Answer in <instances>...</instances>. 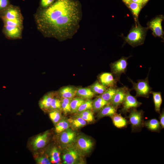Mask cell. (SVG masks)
Segmentation results:
<instances>
[{"mask_svg": "<svg viewBox=\"0 0 164 164\" xmlns=\"http://www.w3.org/2000/svg\"><path fill=\"white\" fill-rule=\"evenodd\" d=\"M81 13L73 0H57L35 15L37 27L45 37L59 40L70 38L77 29Z\"/></svg>", "mask_w": 164, "mask_h": 164, "instance_id": "1", "label": "cell"}, {"mask_svg": "<svg viewBox=\"0 0 164 164\" xmlns=\"http://www.w3.org/2000/svg\"><path fill=\"white\" fill-rule=\"evenodd\" d=\"M148 76L149 74L145 79L138 80L137 83L133 82L131 79L128 78V80L132 84V89L136 91L135 97H149L152 88L149 84Z\"/></svg>", "mask_w": 164, "mask_h": 164, "instance_id": "2", "label": "cell"}, {"mask_svg": "<svg viewBox=\"0 0 164 164\" xmlns=\"http://www.w3.org/2000/svg\"><path fill=\"white\" fill-rule=\"evenodd\" d=\"M82 155L74 146L67 147L64 150L63 155V163L65 164H78L82 162Z\"/></svg>", "mask_w": 164, "mask_h": 164, "instance_id": "3", "label": "cell"}, {"mask_svg": "<svg viewBox=\"0 0 164 164\" xmlns=\"http://www.w3.org/2000/svg\"><path fill=\"white\" fill-rule=\"evenodd\" d=\"M145 32L143 28L140 26H136L130 31L125 40L132 46L141 44L144 40Z\"/></svg>", "mask_w": 164, "mask_h": 164, "instance_id": "4", "label": "cell"}, {"mask_svg": "<svg viewBox=\"0 0 164 164\" xmlns=\"http://www.w3.org/2000/svg\"><path fill=\"white\" fill-rule=\"evenodd\" d=\"M75 141L74 147L82 155L89 153L93 146L92 140L84 136H79Z\"/></svg>", "mask_w": 164, "mask_h": 164, "instance_id": "5", "label": "cell"}, {"mask_svg": "<svg viewBox=\"0 0 164 164\" xmlns=\"http://www.w3.org/2000/svg\"><path fill=\"white\" fill-rule=\"evenodd\" d=\"M129 111V118L132 130L136 131L141 129L144 125L143 111L134 108Z\"/></svg>", "mask_w": 164, "mask_h": 164, "instance_id": "6", "label": "cell"}, {"mask_svg": "<svg viewBox=\"0 0 164 164\" xmlns=\"http://www.w3.org/2000/svg\"><path fill=\"white\" fill-rule=\"evenodd\" d=\"M0 18L2 19H23L20 9L10 4L7 8L0 12Z\"/></svg>", "mask_w": 164, "mask_h": 164, "instance_id": "7", "label": "cell"}, {"mask_svg": "<svg viewBox=\"0 0 164 164\" xmlns=\"http://www.w3.org/2000/svg\"><path fill=\"white\" fill-rule=\"evenodd\" d=\"M128 58L123 57L110 65L112 73L118 81L121 75L125 73L127 70Z\"/></svg>", "mask_w": 164, "mask_h": 164, "instance_id": "8", "label": "cell"}, {"mask_svg": "<svg viewBox=\"0 0 164 164\" xmlns=\"http://www.w3.org/2000/svg\"><path fill=\"white\" fill-rule=\"evenodd\" d=\"M130 91V89L128 90L125 99L122 104V108L120 112L123 114H126L131 110L136 108L142 104L141 102L137 101L136 97L131 95Z\"/></svg>", "mask_w": 164, "mask_h": 164, "instance_id": "9", "label": "cell"}, {"mask_svg": "<svg viewBox=\"0 0 164 164\" xmlns=\"http://www.w3.org/2000/svg\"><path fill=\"white\" fill-rule=\"evenodd\" d=\"M49 131H47L42 134H39L31 140L30 144L34 151H36L43 148L47 144L49 135Z\"/></svg>", "mask_w": 164, "mask_h": 164, "instance_id": "10", "label": "cell"}, {"mask_svg": "<svg viewBox=\"0 0 164 164\" xmlns=\"http://www.w3.org/2000/svg\"><path fill=\"white\" fill-rule=\"evenodd\" d=\"M22 29L23 28L18 27L4 25L2 32L9 39H19L22 38Z\"/></svg>", "mask_w": 164, "mask_h": 164, "instance_id": "11", "label": "cell"}, {"mask_svg": "<svg viewBox=\"0 0 164 164\" xmlns=\"http://www.w3.org/2000/svg\"><path fill=\"white\" fill-rule=\"evenodd\" d=\"M129 89L125 86L117 88L116 93L110 104L118 108L124 101Z\"/></svg>", "mask_w": 164, "mask_h": 164, "instance_id": "12", "label": "cell"}, {"mask_svg": "<svg viewBox=\"0 0 164 164\" xmlns=\"http://www.w3.org/2000/svg\"><path fill=\"white\" fill-rule=\"evenodd\" d=\"M60 133V141L63 145L69 146L75 141L76 138V133L69 128Z\"/></svg>", "mask_w": 164, "mask_h": 164, "instance_id": "13", "label": "cell"}, {"mask_svg": "<svg viewBox=\"0 0 164 164\" xmlns=\"http://www.w3.org/2000/svg\"><path fill=\"white\" fill-rule=\"evenodd\" d=\"M99 78L100 83L106 87L116 88L118 80L116 78H114L112 73H103L100 75Z\"/></svg>", "mask_w": 164, "mask_h": 164, "instance_id": "14", "label": "cell"}, {"mask_svg": "<svg viewBox=\"0 0 164 164\" xmlns=\"http://www.w3.org/2000/svg\"><path fill=\"white\" fill-rule=\"evenodd\" d=\"M162 18L159 17L155 18L150 22L149 27L154 34L157 36L162 37L163 32L161 23Z\"/></svg>", "mask_w": 164, "mask_h": 164, "instance_id": "15", "label": "cell"}, {"mask_svg": "<svg viewBox=\"0 0 164 164\" xmlns=\"http://www.w3.org/2000/svg\"><path fill=\"white\" fill-rule=\"evenodd\" d=\"M117 108L110 103L108 104L99 111L98 117L99 118L106 116L111 117L116 113Z\"/></svg>", "mask_w": 164, "mask_h": 164, "instance_id": "16", "label": "cell"}, {"mask_svg": "<svg viewBox=\"0 0 164 164\" xmlns=\"http://www.w3.org/2000/svg\"><path fill=\"white\" fill-rule=\"evenodd\" d=\"M54 96L53 92H49L45 95L39 101L40 108L45 111L50 110L51 101Z\"/></svg>", "mask_w": 164, "mask_h": 164, "instance_id": "17", "label": "cell"}, {"mask_svg": "<svg viewBox=\"0 0 164 164\" xmlns=\"http://www.w3.org/2000/svg\"><path fill=\"white\" fill-rule=\"evenodd\" d=\"M111 117L113 124L118 128H124L127 126L128 124L127 120L122 116L121 114L116 113Z\"/></svg>", "mask_w": 164, "mask_h": 164, "instance_id": "18", "label": "cell"}, {"mask_svg": "<svg viewBox=\"0 0 164 164\" xmlns=\"http://www.w3.org/2000/svg\"><path fill=\"white\" fill-rule=\"evenodd\" d=\"M76 90L71 86H66L60 89L59 93L61 97L72 98L76 95Z\"/></svg>", "mask_w": 164, "mask_h": 164, "instance_id": "19", "label": "cell"}, {"mask_svg": "<svg viewBox=\"0 0 164 164\" xmlns=\"http://www.w3.org/2000/svg\"><path fill=\"white\" fill-rule=\"evenodd\" d=\"M76 95L83 99H89L93 97L94 94L90 88L80 87L76 90Z\"/></svg>", "mask_w": 164, "mask_h": 164, "instance_id": "20", "label": "cell"}, {"mask_svg": "<svg viewBox=\"0 0 164 164\" xmlns=\"http://www.w3.org/2000/svg\"><path fill=\"white\" fill-rule=\"evenodd\" d=\"M144 125L149 130L152 132H159L161 127L159 121L153 118L146 121L144 122Z\"/></svg>", "mask_w": 164, "mask_h": 164, "instance_id": "21", "label": "cell"}, {"mask_svg": "<svg viewBox=\"0 0 164 164\" xmlns=\"http://www.w3.org/2000/svg\"><path fill=\"white\" fill-rule=\"evenodd\" d=\"M116 88L112 87L107 88L104 93L99 96L103 100L110 103L116 93Z\"/></svg>", "mask_w": 164, "mask_h": 164, "instance_id": "22", "label": "cell"}, {"mask_svg": "<svg viewBox=\"0 0 164 164\" xmlns=\"http://www.w3.org/2000/svg\"><path fill=\"white\" fill-rule=\"evenodd\" d=\"M68 120L70 125L74 129L81 128L87 124V122L78 115L75 118L69 119Z\"/></svg>", "mask_w": 164, "mask_h": 164, "instance_id": "23", "label": "cell"}, {"mask_svg": "<svg viewBox=\"0 0 164 164\" xmlns=\"http://www.w3.org/2000/svg\"><path fill=\"white\" fill-rule=\"evenodd\" d=\"M151 94L153 95L155 110L156 112L160 113V108L162 102L161 93L160 92L152 91Z\"/></svg>", "mask_w": 164, "mask_h": 164, "instance_id": "24", "label": "cell"}, {"mask_svg": "<svg viewBox=\"0 0 164 164\" xmlns=\"http://www.w3.org/2000/svg\"><path fill=\"white\" fill-rule=\"evenodd\" d=\"M108 104L109 103L98 96L92 101L93 110L94 112L98 111L104 106Z\"/></svg>", "mask_w": 164, "mask_h": 164, "instance_id": "25", "label": "cell"}, {"mask_svg": "<svg viewBox=\"0 0 164 164\" xmlns=\"http://www.w3.org/2000/svg\"><path fill=\"white\" fill-rule=\"evenodd\" d=\"M70 125L68 120L61 119L55 125V131L57 133H60L69 128Z\"/></svg>", "mask_w": 164, "mask_h": 164, "instance_id": "26", "label": "cell"}, {"mask_svg": "<svg viewBox=\"0 0 164 164\" xmlns=\"http://www.w3.org/2000/svg\"><path fill=\"white\" fill-rule=\"evenodd\" d=\"M60 153L58 149L53 147L51 150L50 153V161L52 163L59 164L61 161Z\"/></svg>", "mask_w": 164, "mask_h": 164, "instance_id": "27", "label": "cell"}, {"mask_svg": "<svg viewBox=\"0 0 164 164\" xmlns=\"http://www.w3.org/2000/svg\"><path fill=\"white\" fill-rule=\"evenodd\" d=\"M85 101L84 99L80 97L73 98L70 103L72 113H76L79 107Z\"/></svg>", "mask_w": 164, "mask_h": 164, "instance_id": "28", "label": "cell"}, {"mask_svg": "<svg viewBox=\"0 0 164 164\" xmlns=\"http://www.w3.org/2000/svg\"><path fill=\"white\" fill-rule=\"evenodd\" d=\"M73 98L61 97V108L65 114L71 112L70 103Z\"/></svg>", "mask_w": 164, "mask_h": 164, "instance_id": "29", "label": "cell"}, {"mask_svg": "<svg viewBox=\"0 0 164 164\" xmlns=\"http://www.w3.org/2000/svg\"><path fill=\"white\" fill-rule=\"evenodd\" d=\"M91 89L95 94H101L104 93L107 87L98 81H96L91 86Z\"/></svg>", "mask_w": 164, "mask_h": 164, "instance_id": "30", "label": "cell"}, {"mask_svg": "<svg viewBox=\"0 0 164 164\" xmlns=\"http://www.w3.org/2000/svg\"><path fill=\"white\" fill-rule=\"evenodd\" d=\"M78 116L82 118L86 122H91L94 121V113L91 110H87L78 114Z\"/></svg>", "mask_w": 164, "mask_h": 164, "instance_id": "31", "label": "cell"}, {"mask_svg": "<svg viewBox=\"0 0 164 164\" xmlns=\"http://www.w3.org/2000/svg\"><path fill=\"white\" fill-rule=\"evenodd\" d=\"M49 115L50 119L55 125L61 119V114L59 110L51 111Z\"/></svg>", "mask_w": 164, "mask_h": 164, "instance_id": "32", "label": "cell"}, {"mask_svg": "<svg viewBox=\"0 0 164 164\" xmlns=\"http://www.w3.org/2000/svg\"><path fill=\"white\" fill-rule=\"evenodd\" d=\"M93 109L92 101L88 99L85 101L79 107L76 113L78 114L87 110Z\"/></svg>", "mask_w": 164, "mask_h": 164, "instance_id": "33", "label": "cell"}, {"mask_svg": "<svg viewBox=\"0 0 164 164\" xmlns=\"http://www.w3.org/2000/svg\"><path fill=\"white\" fill-rule=\"evenodd\" d=\"M2 20L3 22L4 25L17 26L23 28V19H17L10 20L4 19Z\"/></svg>", "mask_w": 164, "mask_h": 164, "instance_id": "34", "label": "cell"}, {"mask_svg": "<svg viewBox=\"0 0 164 164\" xmlns=\"http://www.w3.org/2000/svg\"><path fill=\"white\" fill-rule=\"evenodd\" d=\"M128 5L134 14L138 16L141 9L142 5L131 1Z\"/></svg>", "mask_w": 164, "mask_h": 164, "instance_id": "35", "label": "cell"}, {"mask_svg": "<svg viewBox=\"0 0 164 164\" xmlns=\"http://www.w3.org/2000/svg\"><path fill=\"white\" fill-rule=\"evenodd\" d=\"M54 97L52 99L50 103V110L51 111L59 110L61 108V100Z\"/></svg>", "mask_w": 164, "mask_h": 164, "instance_id": "36", "label": "cell"}, {"mask_svg": "<svg viewBox=\"0 0 164 164\" xmlns=\"http://www.w3.org/2000/svg\"><path fill=\"white\" fill-rule=\"evenodd\" d=\"M35 160L39 164H50L51 163L47 155L36 157Z\"/></svg>", "mask_w": 164, "mask_h": 164, "instance_id": "37", "label": "cell"}, {"mask_svg": "<svg viewBox=\"0 0 164 164\" xmlns=\"http://www.w3.org/2000/svg\"><path fill=\"white\" fill-rule=\"evenodd\" d=\"M55 0H41L40 5L42 9H45L49 7L53 4Z\"/></svg>", "mask_w": 164, "mask_h": 164, "instance_id": "38", "label": "cell"}, {"mask_svg": "<svg viewBox=\"0 0 164 164\" xmlns=\"http://www.w3.org/2000/svg\"><path fill=\"white\" fill-rule=\"evenodd\" d=\"M10 4L9 0H0V12L5 9Z\"/></svg>", "mask_w": 164, "mask_h": 164, "instance_id": "39", "label": "cell"}, {"mask_svg": "<svg viewBox=\"0 0 164 164\" xmlns=\"http://www.w3.org/2000/svg\"><path fill=\"white\" fill-rule=\"evenodd\" d=\"M159 123L161 127L162 128H164V111L163 109L160 114L159 117Z\"/></svg>", "mask_w": 164, "mask_h": 164, "instance_id": "40", "label": "cell"}, {"mask_svg": "<svg viewBox=\"0 0 164 164\" xmlns=\"http://www.w3.org/2000/svg\"><path fill=\"white\" fill-rule=\"evenodd\" d=\"M131 1L141 5L142 4V0H132Z\"/></svg>", "mask_w": 164, "mask_h": 164, "instance_id": "41", "label": "cell"}, {"mask_svg": "<svg viewBox=\"0 0 164 164\" xmlns=\"http://www.w3.org/2000/svg\"><path fill=\"white\" fill-rule=\"evenodd\" d=\"M123 1L126 4H128L132 1V0H123Z\"/></svg>", "mask_w": 164, "mask_h": 164, "instance_id": "42", "label": "cell"}, {"mask_svg": "<svg viewBox=\"0 0 164 164\" xmlns=\"http://www.w3.org/2000/svg\"><path fill=\"white\" fill-rule=\"evenodd\" d=\"M148 0H142V3L144 4Z\"/></svg>", "mask_w": 164, "mask_h": 164, "instance_id": "43", "label": "cell"}]
</instances>
